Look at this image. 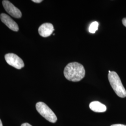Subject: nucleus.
<instances>
[{
	"label": "nucleus",
	"mask_w": 126,
	"mask_h": 126,
	"mask_svg": "<svg viewBox=\"0 0 126 126\" xmlns=\"http://www.w3.org/2000/svg\"><path fill=\"white\" fill-rule=\"evenodd\" d=\"M85 70L83 65L78 62L68 63L64 69L63 74L69 81H80L85 76Z\"/></svg>",
	"instance_id": "1"
},
{
	"label": "nucleus",
	"mask_w": 126,
	"mask_h": 126,
	"mask_svg": "<svg viewBox=\"0 0 126 126\" xmlns=\"http://www.w3.org/2000/svg\"><path fill=\"white\" fill-rule=\"evenodd\" d=\"M108 79L109 83L115 94L121 98L126 97V90L122 84L119 75L115 72L109 73Z\"/></svg>",
	"instance_id": "2"
},
{
	"label": "nucleus",
	"mask_w": 126,
	"mask_h": 126,
	"mask_svg": "<svg viewBox=\"0 0 126 126\" xmlns=\"http://www.w3.org/2000/svg\"><path fill=\"white\" fill-rule=\"evenodd\" d=\"M37 111L41 115L48 121L51 123H55L57 121V117L53 111L43 102H38L36 105Z\"/></svg>",
	"instance_id": "3"
},
{
	"label": "nucleus",
	"mask_w": 126,
	"mask_h": 126,
	"mask_svg": "<svg viewBox=\"0 0 126 126\" xmlns=\"http://www.w3.org/2000/svg\"><path fill=\"white\" fill-rule=\"evenodd\" d=\"M5 59L9 64L17 69H21L24 66L23 60L16 54L14 53L6 54Z\"/></svg>",
	"instance_id": "4"
},
{
	"label": "nucleus",
	"mask_w": 126,
	"mask_h": 126,
	"mask_svg": "<svg viewBox=\"0 0 126 126\" xmlns=\"http://www.w3.org/2000/svg\"><path fill=\"white\" fill-rule=\"evenodd\" d=\"M2 5L5 10L10 16L16 18L21 17L22 14L21 11L15 7L11 2L7 0H4L2 1Z\"/></svg>",
	"instance_id": "5"
},
{
	"label": "nucleus",
	"mask_w": 126,
	"mask_h": 126,
	"mask_svg": "<svg viewBox=\"0 0 126 126\" xmlns=\"http://www.w3.org/2000/svg\"><path fill=\"white\" fill-rule=\"evenodd\" d=\"M0 18L2 22L4 23L10 30L14 32H18L19 31V27L17 24L8 15L2 13L0 15Z\"/></svg>",
	"instance_id": "6"
},
{
	"label": "nucleus",
	"mask_w": 126,
	"mask_h": 126,
	"mask_svg": "<svg viewBox=\"0 0 126 126\" xmlns=\"http://www.w3.org/2000/svg\"><path fill=\"white\" fill-rule=\"evenodd\" d=\"M54 31V27L50 23H45L42 24L38 29L39 35L44 37L50 36Z\"/></svg>",
	"instance_id": "7"
},
{
	"label": "nucleus",
	"mask_w": 126,
	"mask_h": 126,
	"mask_svg": "<svg viewBox=\"0 0 126 126\" xmlns=\"http://www.w3.org/2000/svg\"><path fill=\"white\" fill-rule=\"evenodd\" d=\"M89 108L92 111L97 113H103L107 110L106 106L97 101L92 102L89 105Z\"/></svg>",
	"instance_id": "8"
},
{
	"label": "nucleus",
	"mask_w": 126,
	"mask_h": 126,
	"mask_svg": "<svg viewBox=\"0 0 126 126\" xmlns=\"http://www.w3.org/2000/svg\"><path fill=\"white\" fill-rule=\"evenodd\" d=\"M98 26L99 23L97 22H94L91 24L89 28V31L90 33L94 34L95 33L96 31L98 30Z\"/></svg>",
	"instance_id": "9"
},
{
	"label": "nucleus",
	"mask_w": 126,
	"mask_h": 126,
	"mask_svg": "<svg viewBox=\"0 0 126 126\" xmlns=\"http://www.w3.org/2000/svg\"><path fill=\"white\" fill-rule=\"evenodd\" d=\"M122 22L123 25L126 27V18H123L122 20Z\"/></svg>",
	"instance_id": "10"
},
{
	"label": "nucleus",
	"mask_w": 126,
	"mask_h": 126,
	"mask_svg": "<svg viewBox=\"0 0 126 126\" xmlns=\"http://www.w3.org/2000/svg\"><path fill=\"white\" fill-rule=\"evenodd\" d=\"M21 126H32L28 123H24L22 124Z\"/></svg>",
	"instance_id": "11"
},
{
	"label": "nucleus",
	"mask_w": 126,
	"mask_h": 126,
	"mask_svg": "<svg viewBox=\"0 0 126 126\" xmlns=\"http://www.w3.org/2000/svg\"><path fill=\"white\" fill-rule=\"evenodd\" d=\"M43 0H33L32 1L35 3H40Z\"/></svg>",
	"instance_id": "12"
},
{
	"label": "nucleus",
	"mask_w": 126,
	"mask_h": 126,
	"mask_svg": "<svg viewBox=\"0 0 126 126\" xmlns=\"http://www.w3.org/2000/svg\"><path fill=\"white\" fill-rule=\"evenodd\" d=\"M111 126H126V125H123V124H113Z\"/></svg>",
	"instance_id": "13"
},
{
	"label": "nucleus",
	"mask_w": 126,
	"mask_h": 126,
	"mask_svg": "<svg viewBox=\"0 0 126 126\" xmlns=\"http://www.w3.org/2000/svg\"><path fill=\"white\" fill-rule=\"evenodd\" d=\"M0 126H3V125H2V122L1 121L0 119Z\"/></svg>",
	"instance_id": "14"
},
{
	"label": "nucleus",
	"mask_w": 126,
	"mask_h": 126,
	"mask_svg": "<svg viewBox=\"0 0 126 126\" xmlns=\"http://www.w3.org/2000/svg\"><path fill=\"white\" fill-rule=\"evenodd\" d=\"M108 72H109V73H110V72H111L110 71H108Z\"/></svg>",
	"instance_id": "15"
}]
</instances>
